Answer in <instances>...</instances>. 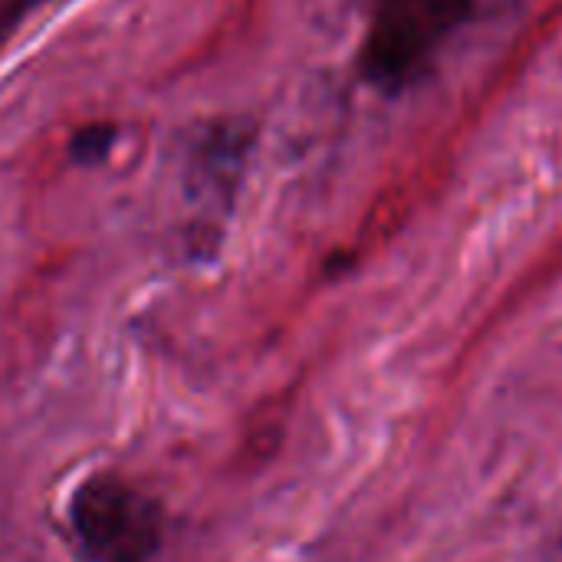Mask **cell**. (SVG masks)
Masks as SVG:
<instances>
[{
	"mask_svg": "<svg viewBox=\"0 0 562 562\" xmlns=\"http://www.w3.org/2000/svg\"><path fill=\"white\" fill-rule=\"evenodd\" d=\"M69 517L89 562H148L161 543L158 504L122 474L82 481Z\"/></svg>",
	"mask_w": 562,
	"mask_h": 562,
	"instance_id": "6da1fadb",
	"label": "cell"
},
{
	"mask_svg": "<svg viewBox=\"0 0 562 562\" xmlns=\"http://www.w3.org/2000/svg\"><path fill=\"white\" fill-rule=\"evenodd\" d=\"M477 0H389L385 26L375 43L379 79L405 86L431 66L435 49L471 16Z\"/></svg>",
	"mask_w": 562,
	"mask_h": 562,
	"instance_id": "7a4b0ae2",
	"label": "cell"
}]
</instances>
